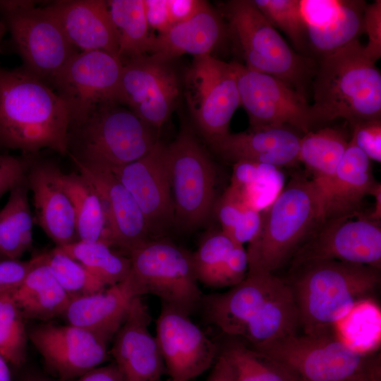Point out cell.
I'll return each mask as SVG.
<instances>
[{
	"label": "cell",
	"mask_w": 381,
	"mask_h": 381,
	"mask_svg": "<svg viewBox=\"0 0 381 381\" xmlns=\"http://www.w3.org/2000/svg\"><path fill=\"white\" fill-rule=\"evenodd\" d=\"M68 107L48 83L24 68H0V145L23 153L67 155Z\"/></svg>",
	"instance_id": "1"
},
{
	"label": "cell",
	"mask_w": 381,
	"mask_h": 381,
	"mask_svg": "<svg viewBox=\"0 0 381 381\" xmlns=\"http://www.w3.org/2000/svg\"><path fill=\"white\" fill-rule=\"evenodd\" d=\"M289 284L305 334L335 332L336 325L380 282V269L337 260L314 261L295 269Z\"/></svg>",
	"instance_id": "2"
},
{
	"label": "cell",
	"mask_w": 381,
	"mask_h": 381,
	"mask_svg": "<svg viewBox=\"0 0 381 381\" xmlns=\"http://www.w3.org/2000/svg\"><path fill=\"white\" fill-rule=\"evenodd\" d=\"M358 40L320 59L312 80L318 123L381 118V74Z\"/></svg>",
	"instance_id": "3"
},
{
	"label": "cell",
	"mask_w": 381,
	"mask_h": 381,
	"mask_svg": "<svg viewBox=\"0 0 381 381\" xmlns=\"http://www.w3.org/2000/svg\"><path fill=\"white\" fill-rule=\"evenodd\" d=\"M155 131L124 105L102 102L70 124L67 154L73 163L111 169L147 155L159 140Z\"/></svg>",
	"instance_id": "4"
},
{
	"label": "cell",
	"mask_w": 381,
	"mask_h": 381,
	"mask_svg": "<svg viewBox=\"0 0 381 381\" xmlns=\"http://www.w3.org/2000/svg\"><path fill=\"white\" fill-rule=\"evenodd\" d=\"M258 235L246 250L248 272L282 267L320 223V202L312 181L297 177L264 209Z\"/></svg>",
	"instance_id": "5"
},
{
	"label": "cell",
	"mask_w": 381,
	"mask_h": 381,
	"mask_svg": "<svg viewBox=\"0 0 381 381\" xmlns=\"http://www.w3.org/2000/svg\"><path fill=\"white\" fill-rule=\"evenodd\" d=\"M290 372L296 381H380V361L374 352L356 351L335 332L294 334L255 349Z\"/></svg>",
	"instance_id": "6"
},
{
	"label": "cell",
	"mask_w": 381,
	"mask_h": 381,
	"mask_svg": "<svg viewBox=\"0 0 381 381\" xmlns=\"http://www.w3.org/2000/svg\"><path fill=\"white\" fill-rule=\"evenodd\" d=\"M224 13L244 66L279 78L306 96L316 70L313 60L294 51L253 1H229Z\"/></svg>",
	"instance_id": "7"
},
{
	"label": "cell",
	"mask_w": 381,
	"mask_h": 381,
	"mask_svg": "<svg viewBox=\"0 0 381 381\" xmlns=\"http://www.w3.org/2000/svg\"><path fill=\"white\" fill-rule=\"evenodd\" d=\"M128 258L131 269L123 282L133 297L155 296L162 306L188 315L200 308L203 294L188 250L161 237L145 242Z\"/></svg>",
	"instance_id": "8"
},
{
	"label": "cell",
	"mask_w": 381,
	"mask_h": 381,
	"mask_svg": "<svg viewBox=\"0 0 381 381\" xmlns=\"http://www.w3.org/2000/svg\"><path fill=\"white\" fill-rule=\"evenodd\" d=\"M0 13L21 56L23 68L50 86L78 52L46 6L30 1H0Z\"/></svg>",
	"instance_id": "9"
},
{
	"label": "cell",
	"mask_w": 381,
	"mask_h": 381,
	"mask_svg": "<svg viewBox=\"0 0 381 381\" xmlns=\"http://www.w3.org/2000/svg\"><path fill=\"white\" fill-rule=\"evenodd\" d=\"M174 211V224L185 229L202 226L215 205L217 171L192 131L181 128L166 145Z\"/></svg>",
	"instance_id": "10"
},
{
	"label": "cell",
	"mask_w": 381,
	"mask_h": 381,
	"mask_svg": "<svg viewBox=\"0 0 381 381\" xmlns=\"http://www.w3.org/2000/svg\"><path fill=\"white\" fill-rule=\"evenodd\" d=\"M185 96L198 129L211 146L229 133L241 105L231 63L211 54L194 57L185 78Z\"/></svg>",
	"instance_id": "11"
},
{
	"label": "cell",
	"mask_w": 381,
	"mask_h": 381,
	"mask_svg": "<svg viewBox=\"0 0 381 381\" xmlns=\"http://www.w3.org/2000/svg\"><path fill=\"white\" fill-rule=\"evenodd\" d=\"M231 64L250 129L286 126L306 134L318 125L313 106L291 86L238 62Z\"/></svg>",
	"instance_id": "12"
},
{
	"label": "cell",
	"mask_w": 381,
	"mask_h": 381,
	"mask_svg": "<svg viewBox=\"0 0 381 381\" xmlns=\"http://www.w3.org/2000/svg\"><path fill=\"white\" fill-rule=\"evenodd\" d=\"M318 224L291 258L292 269L314 261L337 260L381 267V226L361 213Z\"/></svg>",
	"instance_id": "13"
},
{
	"label": "cell",
	"mask_w": 381,
	"mask_h": 381,
	"mask_svg": "<svg viewBox=\"0 0 381 381\" xmlns=\"http://www.w3.org/2000/svg\"><path fill=\"white\" fill-rule=\"evenodd\" d=\"M123 63L103 51L75 53L52 83L66 104L71 121L84 118L96 105L117 102Z\"/></svg>",
	"instance_id": "14"
},
{
	"label": "cell",
	"mask_w": 381,
	"mask_h": 381,
	"mask_svg": "<svg viewBox=\"0 0 381 381\" xmlns=\"http://www.w3.org/2000/svg\"><path fill=\"white\" fill-rule=\"evenodd\" d=\"M117 102L155 131L168 120L179 95V78L168 61L145 54L124 61Z\"/></svg>",
	"instance_id": "15"
},
{
	"label": "cell",
	"mask_w": 381,
	"mask_h": 381,
	"mask_svg": "<svg viewBox=\"0 0 381 381\" xmlns=\"http://www.w3.org/2000/svg\"><path fill=\"white\" fill-rule=\"evenodd\" d=\"M110 170L140 207L152 238H161L174 222L166 145L159 140L143 157Z\"/></svg>",
	"instance_id": "16"
},
{
	"label": "cell",
	"mask_w": 381,
	"mask_h": 381,
	"mask_svg": "<svg viewBox=\"0 0 381 381\" xmlns=\"http://www.w3.org/2000/svg\"><path fill=\"white\" fill-rule=\"evenodd\" d=\"M156 339L169 381H191L214 365L217 344L189 315L162 306L156 321Z\"/></svg>",
	"instance_id": "17"
},
{
	"label": "cell",
	"mask_w": 381,
	"mask_h": 381,
	"mask_svg": "<svg viewBox=\"0 0 381 381\" xmlns=\"http://www.w3.org/2000/svg\"><path fill=\"white\" fill-rule=\"evenodd\" d=\"M28 334L47 367L64 381L78 378L109 358L108 343L78 327L45 322Z\"/></svg>",
	"instance_id": "18"
},
{
	"label": "cell",
	"mask_w": 381,
	"mask_h": 381,
	"mask_svg": "<svg viewBox=\"0 0 381 381\" xmlns=\"http://www.w3.org/2000/svg\"><path fill=\"white\" fill-rule=\"evenodd\" d=\"M74 164L102 199L106 219L104 243L128 257L132 250L152 238L142 211L109 169Z\"/></svg>",
	"instance_id": "19"
},
{
	"label": "cell",
	"mask_w": 381,
	"mask_h": 381,
	"mask_svg": "<svg viewBox=\"0 0 381 381\" xmlns=\"http://www.w3.org/2000/svg\"><path fill=\"white\" fill-rule=\"evenodd\" d=\"M150 322L147 306L141 296L133 297L110 351L123 381H160L166 373L157 341L149 330Z\"/></svg>",
	"instance_id": "20"
},
{
	"label": "cell",
	"mask_w": 381,
	"mask_h": 381,
	"mask_svg": "<svg viewBox=\"0 0 381 381\" xmlns=\"http://www.w3.org/2000/svg\"><path fill=\"white\" fill-rule=\"evenodd\" d=\"M286 286L273 273L248 272L227 291L203 295L200 308L207 321L223 333L241 337L250 320Z\"/></svg>",
	"instance_id": "21"
},
{
	"label": "cell",
	"mask_w": 381,
	"mask_h": 381,
	"mask_svg": "<svg viewBox=\"0 0 381 381\" xmlns=\"http://www.w3.org/2000/svg\"><path fill=\"white\" fill-rule=\"evenodd\" d=\"M308 51L320 59L363 33L367 4L361 0H300Z\"/></svg>",
	"instance_id": "22"
},
{
	"label": "cell",
	"mask_w": 381,
	"mask_h": 381,
	"mask_svg": "<svg viewBox=\"0 0 381 381\" xmlns=\"http://www.w3.org/2000/svg\"><path fill=\"white\" fill-rule=\"evenodd\" d=\"M60 172L52 164H37L26 175L33 195L35 218L56 246L79 241L73 205L62 185Z\"/></svg>",
	"instance_id": "23"
},
{
	"label": "cell",
	"mask_w": 381,
	"mask_h": 381,
	"mask_svg": "<svg viewBox=\"0 0 381 381\" xmlns=\"http://www.w3.org/2000/svg\"><path fill=\"white\" fill-rule=\"evenodd\" d=\"M47 7L76 49L103 51L118 57L117 35L107 1H56Z\"/></svg>",
	"instance_id": "24"
},
{
	"label": "cell",
	"mask_w": 381,
	"mask_h": 381,
	"mask_svg": "<svg viewBox=\"0 0 381 381\" xmlns=\"http://www.w3.org/2000/svg\"><path fill=\"white\" fill-rule=\"evenodd\" d=\"M301 137L286 126L229 133L212 147L224 159L274 167L298 162Z\"/></svg>",
	"instance_id": "25"
},
{
	"label": "cell",
	"mask_w": 381,
	"mask_h": 381,
	"mask_svg": "<svg viewBox=\"0 0 381 381\" xmlns=\"http://www.w3.org/2000/svg\"><path fill=\"white\" fill-rule=\"evenodd\" d=\"M370 161L350 139L323 201L320 222L361 213L364 198L377 183Z\"/></svg>",
	"instance_id": "26"
},
{
	"label": "cell",
	"mask_w": 381,
	"mask_h": 381,
	"mask_svg": "<svg viewBox=\"0 0 381 381\" xmlns=\"http://www.w3.org/2000/svg\"><path fill=\"white\" fill-rule=\"evenodd\" d=\"M133 298L123 281L102 291L72 298L62 317L68 325L86 329L109 344L125 321Z\"/></svg>",
	"instance_id": "27"
},
{
	"label": "cell",
	"mask_w": 381,
	"mask_h": 381,
	"mask_svg": "<svg viewBox=\"0 0 381 381\" xmlns=\"http://www.w3.org/2000/svg\"><path fill=\"white\" fill-rule=\"evenodd\" d=\"M219 15L207 5L190 19L151 35L147 55L168 61L183 54H210L224 35Z\"/></svg>",
	"instance_id": "28"
},
{
	"label": "cell",
	"mask_w": 381,
	"mask_h": 381,
	"mask_svg": "<svg viewBox=\"0 0 381 381\" xmlns=\"http://www.w3.org/2000/svg\"><path fill=\"white\" fill-rule=\"evenodd\" d=\"M32 267L11 295L23 317L47 321L62 316L71 300L40 255L31 259Z\"/></svg>",
	"instance_id": "29"
},
{
	"label": "cell",
	"mask_w": 381,
	"mask_h": 381,
	"mask_svg": "<svg viewBox=\"0 0 381 381\" xmlns=\"http://www.w3.org/2000/svg\"><path fill=\"white\" fill-rule=\"evenodd\" d=\"M348 144L344 133L332 127L311 131L301 138L298 162L304 164L312 176L320 210Z\"/></svg>",
	"instance_id": "30"
},
{
	"label": "cell",
	"mask_w": 381,
	"mask_h": 381,
	"mask_svg": "<svg viewBox=\"0 0 381 381\" xmlns=\"http://www.w3.org/2000/svg\"><path fill=\"white\" fill-rule=\"evenodd\" d=\"M298 327V312L287 284L250 320L241 337L250 348L258 349L277 339L296 334Z\"/></svg>",
	"instance_id": "31"
},
{
	"label": "cell",
	"mask_w": 381,
	"mask_h": 381,
	"mask_svg": "<svg viewBox=\"0 0 381 381\" xmlns=\"http://www.w3.org/2000/svg\"><path fill=\"white\" fill-rule=\"evenodd\" d=\"M60 179L73 205L78 240L104 243L105 213L96 188L79 171H61Z\"/></svg>",
	"instance_id": "32"
},
{
	"label": "cell",
	"mask_w": 381,
	"mask_h": 381,
	"mask_svg": "<svg viewBox=\"0 0 381 381\" xmlns=\"http://www.w3.org/2000/svg\"><path fill=\"white\" fill-rule=\"evenodd\" d=\"M27 180L10 191L0 210V255L19 260L32 244L33 219L30 211Z\"/></svg>",
	"instance_id": "33"
},
{
	"label": "cell",
	"mask_w": 381,
	"mask_h": 381,
	"mask_svg": "<svg viewBox=\"0 0 381 381\" xmlns=\"http://www.w3.org/2000/svg\"><path fill=\"white\" fill-rule=\"evenodd\" d=\"M118 40V57L123 62L145 55L151 35L143 0L107 1Z\"/></svg>",
	"instance_id": "34"
},
{
	"label": "cell",
	"mask_w": 381,
	"mask_h": 381,
	"mask_svg": "<svg viewBox=\"0 0 381 381\" xmlns=\"http://www.w3.org/2000/svg\"><path fill=\"white\" fill-rule=\"evenodd\" d=\"M56 248L80 262L108 287L123 282L130 272V258L103 242L78 241Z\"/></svg>",
	"instance_id": "35"
},
{
	"label": "cell",
	"mask_w": 381,
	"mask_h": 381,
	"mask_svg": "<svg viewBox=\"0 0 381 381\" xmlns=\"http://www.w3.org/2000/svg\"><path fill=\"white\" fill-rule=\"evenodd\" d=\"M221 353L232 366L234 381H296L284 368L242 342H231Z\"/></svg>",
	"instance_id": "36"
},
{
	"label": "cell",
	"mask_w": 381,
	"mask_h": 381,
	"mask_svg": "<svg viewBox=\"0 0 381 381\" xmlns=\"http://www.w3.org/2000/svg\"><path fill=\"white\" fill-rule=\"evenodd\" d=\"M334 330L351 348L364 353L374 352L380 343V311L370 299L363 301L336 325Z\"/></svg>",
	"instance_id": "37"
},
{
	"label": "cell",
	"mask_w": 381,
	"mask_h": 381,
	"mask_svg": "<svg viewBox=\"0 0 381 381\" xmlns=\"http://www.w3.org/2000/svg\"><path fill=\"white\" fill-rule=\"evenodd\" d=\"M40 255L71 299L99 292L107 287L80 262L56 247Z\"/></svg>",
	"instance_id": "38"
},
{
	"label": "cell",
	"mask_w": 381,
	"mask_h": 381,
	"mask_svg": "<svg viewBox=\"0 0 381 381\" xmlns=\"http://www.w3.org/2000/svg\"><path fill=\"white\" fill-rule=\"evenodd\" d=\"M11 292L0 295V353L6 361L20 367L26 360L28 331Z\"/></svg>",
	"instance_id": "39"
},
{
	"label": "cell",
	"mask_w": 381,
	"mask_h": 381,
	"mask_svg": "<svg viewBox=\"0 0 381 381\" xmlns=\"http://www.w3.org/2000/svg\"><path fill=\"white\" fill-rule=\"evenodd\" d=\"M253 2L273 27L283 31L296 49L306 56L307 30L300 0H255Z\"/></svg>",
	"instance_id": "40"
},
{
	"label": "cell",
	"mask_w": 381,
	"mask_h": 381,
	"mask_svg": "<svg viewBox=\"0 0 381 381\" xmlns=\"http://www.w3.org/2000/svg\"><path fill=\"white\" fill-rule=\"evenodd\" d=\"M235 246L222 231L207 236L197 250L192 253L198 281L214 287L226 257Z\"/></svg>",
	"instance_id": "41"
},
{
	"label": "cell",
	"mask_w": 381,
	"mask_h": 381,
	"mask_svg": "<svg viewBox=\"0 0 381 381\" xmlns=\"http://www.w3.org/2000/svg\"><path fill=\"white\" fill-rule=\"evenodd\" d=\"M351 139L370 159L381 162V121L370 120L356 123Z\"/></svg>",
	"instance_id": "42"
},
{
	"label": "cell",
	"mask_w": 381,
	"mask_h": 381,
	"mask_svg": "<svg viewBox=\"0 0 381 381\" xmlns=\"http://www.w3.org/2000/svg\"><path fill=\"white\" fill-rule=\"evenodd\" d=\"M248 259L243 246L236 245L226 257L214 287L233 286L247 275Z\"/></svg>",
	"instance_id": "43"
},
{
	"label": "cell",
	"mask_w": 381,
	"mask_h": 381,
	"mask_svg": "<svg viewBox=\"0 0 381 381\" xmlns=\"http://www.w3.org/2000/svg\"><path fill=\"white\" fill-rule=\"evenodd\" d=\"M363 32L368 35V44L363 47L365 54L373 62L381 56V1L367 4L363 18Z\"/></svg>",
	"instance_id": "44"
},
{
	"label": "cell",
	"mask_w": 381,
	"mask_h": 381,
	"mask_svg": "<svg viewBox=\"0 0 381 381\" xmlns=\"http://www.w3.org/2000/svg\"><path fill=\"white\" fill-rule=\"evenodd\" d=\"M32 260L20 261L13 259L0 260V295L11 292L23 282L30 268Z\"/></svg>",
	"instance_id": "45"
},
{
	"label": "cell",
	"mask_w": 381,
	"mask_h": 381,
	"mask_svg": "<svg viewBox=\"0 0 381 381\" xmlns=\"http://www.w3.org/2000/svg\"><path fill=\"white\" fill-rule=\"evenodd\" d=\"M262 220L261 212L246 208L227 236L235 245L243 246L251 242L258 235Z\"/></svg>",
	"instance_id": "46"
},
{
	"label": "cell",
	"mask_w": 381,
	"mask_h": 381,
	"mask_svg": "<svg viewBox=\"0 0 381 381\" xmlns=\"http://www.w3.org/2000/svg\"><path fill=\"white\" fill-rule=\"evenodd\" d=\"M25 180L24 162L18 157L0 155V198Z\"/></svg>",
	"instance_id": "47"
},
{
	"label": "cell",
	"mask_w": 381,
	"mask_h": 381,
	"mask_svg": "<svg viewBox=\"0 0 381 381\" xmlns=\"http://www.w3.org/2000/svg\"><path fill=\"white\" fill-rule=\"evenodd\" d=\"M146 20L149 28L163 32L171 25L168 0H143Z\"/></svg>",
	"instance_id": "48"
},
{
	"label": "cell",
	"mask_w": 381,
	"mask_h": 381,
	"mask_svg": "<svg viewBox=\"0 0 381 381\" xmlns=\"http://www.w3.org/2000/svg\"><path fill=\"white\" fill-rule=\"evenodd\" d=\"M208 4L201 0H168L172 25L185 22L202 11Z\"/></svg>",
	"instance_id": "49"
},
{
	"label": "cell",
	"mask_w": 381,
	"mask_h": 381,
	"mask_svg": "<svg viewBox=\"0 0 381 381\" xmlns=\"http://www.w3.org/2000/svg\"><path fill=\"white\" fill-rule=\"evenodd\" d=\"M75 381H123V379L114 363L96 367L78 377Z\"/></svg>",
	"instance_id": "50"
},
{
	"label": "cell",
	"mask_w": 381,
	"mask_h": 381,
	"mask_svg": "<svg viewBox=\"0 0 381 381\" xmlns=\"http://www.w3.org/2000/svg\"><path fill=\"white\" fill-rule=\"evenodd\" d=\"M207 381H234L232 366L223 353H219Z\"/></svg>",
	"instance_id": "51"
},
{
	"label": "cell",
	"mask_w": 381,
	"mask_h": 381,
	"mask_svg": "<svg viewBox=\"0 0 381 381\" xmlns=\"http://www.w3.org/2000/svg\"><path fill=\"white\" fill-rule=\"evenodd\" d=\"M370 195L375 198V205L373 210L366 215L370 219L380 222L381 219V184L378 182L372 189Z\"/></svg>",
	"instance_id": "52"
},
{
	"label": "cell",
	"mask_w": 381,
	"mask_h": 381,
	"mask_svg": "<svg viewBox=\"0 0 381 381\" xmlns=\"http://www.w3.org/2000/svg\"><path fill=\"white\" fill-rule=\"evenodd\" d=\"M8 363L0 353V381H11Z\"/></svg>",
	"instance_id": "53"
},
{
	"label": "cell",
	"mask_w": 381,
	"mask_h": 381,
	"mask_svg": "<svg viewBox=\"0 0 381 381\" xmlns=\"http://www.w3.org/2000/svg\"><path fill=\"white\" fill-rule=\"evenodd\" d=\"M25 381H49L46 379L40 378V377H31Z\"/></svg>",
	"instance_id": "54"
},
{
	"label": "cell",
	"mask_w": 381,
	"mask_h": 381,
	"mask_svg": "<svg viewBox=\"0 0 381 381\" xmlns=\"http://www.w3.org/2000/svg\"><path fill=\"white\" fill-rule=\"evenodd\" d=\"M4 25H5L4 23L1 24V23H0V41H1V37H2L4 31Z\"/></svg>",
	"instance_id": "55"
},
{
	"label": "cell",
	"mask_w": 381,
	"mask_h": 381,
	"mask_svg": "<svg viewBox=\"0 0 381 381\" xmlns=\"http://www.w3.org/2000/svg\"><path fill=\"white\" fill-rule=\"evenodd\" d=\"M1 259V255H0V260Z\"/></svg>",
	"instance_id": "56"
}]
</instances>
